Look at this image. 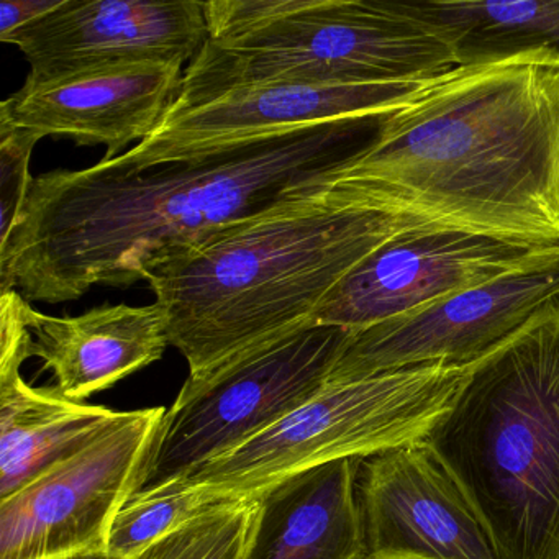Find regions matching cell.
<instances>
[{
    "label": "cell",
    "instance_id": "cell-1",
    "mask_svg": "<svg viewBox=\"0 0 559 559\" xmlns=\"http://www.w3.org/2000/svg\"><path fill=\"white\" fill-rule=\"evenodd\" d=\"M391 112L140 171L99 162L37 176L11 237L0 243V293L61 304L96 286H133L155 258L342 175L374 148Z\"/></svg>",
    "mask_w": 559,
    "mask_h": 559
},
{
    "label": "cell",
    "instance_id": "cell-2",
    "mask_svg": "<svg viewBox=\"0 0 559 559\" xmlns=\"http://www.w3.org/2000/svg\"><path fill=\"white\" fill-rule=\"evenodd\" d=\"M352 173L379 207L559 247V57L456 67L385 117Z\"/></svg>",
    "mask_w": 559,
    "mask_h": 559
},
{
    "label": "cell",
    "instance_id": "cell-3",
    "mask_svg": "<svg viewBox=\"0 0 559 559\" xmlns=\"http://www.w3.org/2000/svg\"><path fill=\"white\" fill-rule=\"evenodd\" d=\"M418 225L425 222L376 205L349 166L155 258L140 281L165 307L169 345L198 376L313 326L326 297L365 258Z\"/></svg>",
    "mask_w": 559,
    "mask_h": 559
},
{
    "label": "cell",
    "instance_id": "cell-4",
    "mask_svg": "<svg viewBox=\"0 0 559 559\" xmlns=\"http://www.w3.org/2000/svg\"><path fill=\"white\" fill-rule=\"evenodd\" d=\"M499 559H559V297L467 365L425 440Z\"/></svg>",
    "mask_w": 559,
    "mask_h": 559
},
{
    "label": "cell",
    "instance_id": "cell-5",
    "mask_svg": "<svg viewBox=\"0 0 559 559\" xmlns=\"http://www.w3.org/2000/svg\"><path fill=\"white\" fill-rule=\"evenodd\" d=\"M204 14L207 41L173 106L261 84L428 83L457 67L397 0H209Z\"/></svg>",
    "mask_w": 559,
    "mask_h": 559
},
{
    "label": "cell",
    "instance_id": "cell-6",
    "mask_svg": "<svg viewBox=\"0 0 559 559\" xmlns=\"http://www.w3.org/2000/svg\"><path fill=\"white\" fill-rule=\"evenodd\" d=\"M466 369L437 362L326 385L243 447L163 489L182 493L199 512L212 503L254 499L335 461L421 443L447 414Z\"/></svg>",
    "mask_w": 559,
    "mask_h": 559
},
{
    "label": "cell",
    "instance_id": "cell-7",
    "mask_svg": "<svg viewBox=\"0 0 559 559\" xmlns=\"http://www.w3.org/2000/svg\"><path fill=\"white\" fill-rule=\"evenodd\" d=\"M353 333L310 326L253 355L189 374L143 454L129 500L185 479L316 397Z\"/></svg>",
    "mask_w": 559,
    "mask_h": 559
},
{
    "label": "cell",
    "instance_id": "cell-8",
    "mask_svg": "<svg viewBox=\"0 0 559 559\" xmlns=\"http://www.w3.org/2000/svg\"><path fill=\"white\" fill-rule=\"evenodd\" d=\"M559 297V247L435 306L353 333L330 384L424 365H473Z\"/></svg>",
    "mask_w": 559,
    "mask_h": 559
},
{
    "label": "cell",
    "instance_id": "cell-9",
    "mask_svg": "<svg viewBox=\"0 0 559 559\" xmlns=\"http://www.w3.org/2000/svg\"><path fill=\"white\" fill-rule=\"evenodd\" d=\"M166 408L126 412L86 450L0 500V559L106 551L110 525Z\"/></svg>",
    "mask_w": 559,
    "mask_h": 559
},
{
    "label": "cell",
    "instance_id": "cell-10",
    "mask_svg": "<svg viewBox=\"0 0 559 559\" xmlns=\"http://www.w3.org/2000/svg\"><path fill=\"white\" fill-rule=\"evenodd\" d=\"M425 84L237 87L201 103L169 107L148 139L123 155L110 162L100 159V163L110 168L140 171L202 158L332 120L391 112L414 97Z\"/></svg>",
    "mask_w": 559,
    "mask_h": 559
},
{
    "label": "cell",
    "instance_id": "cell-11",
    "mask_svg": "<svg viewBox=\"0 0 559 559\" xmlns=\"http://www.w3.org/2000/svg\"><path fill=\"white\" fill-rule=\"evenodd\" d=\"M549 248L418 225L385 241L326 297L312 325L362 332L500 276Z\"/></svg>",
    "mask_w": 559,
    "mask_h": 559
},
{
    "label": "cell",
    "instance_id": "cell-12",
    "mask_svg": "<svg viewBox=\"0 0 559 559\" xmlns=\"http://www.w3.org/2000/svg\"><path fill=\"white\" fill-rule=\"evenodd\" d=\"M207 38L198 0H63L4 44L24 53L27 81L38 83L114 64H189Z\"/></svg>",
    "mask_w": 559,
    "mask_h": 559
},
{
    "label": "cell",
    "instance_id": "cell-13",
    "mask_svg": "<svg viewBox=\"0 0 559 559\" xmlns=\"http://www.w3.org/2000/svg\"><path fill=\"white\" fill-rule=\"evenodd\" d=\"M356 497L365 559H499L476 510L425 441L362 460Z\"/></svg>",
    "mask_w": 559,
    "mask_h": 559
},
{
    "label": "cell",
    "instance_id": "cell-14",
    "mask_svg": "<svg viewBox=\"0 0 559 559\" xmlns=\"http://www.w3.org/2000/svg\"><path fill=\"white\" fill-rule=\"evenodd\" d=\"M182 63H123L27 81L0 106V122L34 135L106 146L117 158L148 139L175 104Z\"/></svg>",
    "mask_w": 559,
    "mask_h": 559
},
{
    "label": "cell",
    "instance_id": "cell-15",
    "mask_svg": "<svg viewBox=\"0 0 559 559\" xmlns=\"http://www.w3.org/2000/svg\"><path fill=\"white\" fill-rule=\"evenodd\" d=\"M32 356L51 369L64 397L83 402L159 361L169 346L162 304L100 306L78 317H51L25 302Z\"/></svg>",
    "mask_w": 559,
    "mask_h": 559
},
{
    "label": "cell",
    "instance_id": "cell-16",
    "mask_svg": "<svg viewBox=\"0 0 559 559\" xmlns=\"http://www.w3.org/2000/svg\"><path fill=\"white\" fill-rule=\"evenodd\" d=\"M362 460L297 474L258 499L243 559H365L356 483Z\"/></svg>",
    "mask_w": 559,
    "mask_h": 559
},
{
    "label": "cell",
    "instance_id": "cell-17",
    "mask_svg": "<svg viewBox=\"0 0 559 559\" xmlns=\"http://www.w3.org/2000/svg\"><path fill=\"white\" fill-rule=\"evenodd\" d=\"M126 412L27 384L21 371L0 374V500L14 496L86 450Z\"/></svg>",
    "mask_w": 559,
    "mask_h": 559
},
{
    "label": "cell",
    "instance_id": "cell-18",
    "mask_svg": "<svg viewBox=\"0 0 559 559\" xmlns=\"http://www.w3.org/2000/svg\"><path fill=\"white\" fill-rule=\"evenodd\" d=\"M399 5L450 45L457 67L528 53L559 57V0H414Z\"/></svg>",
    "mask_w": 559,
    "mask_h": 559
},
{
    "label": "cell",
    "instance_id": "cell-19",
    "mask_svg": "<svg viewBox=\"0 0 559 559\" xmlns=\"http://www.w3.org/2000/svg\"><path fill=\"white\" fill-rule=\"evenodd\" d=\"M258 499L212 503L132 559H243Z\"/></svg>",
    "mask_w": 559,
    "mask_h": 559
},
{
    "label": "cell",
    "instance_id": "cell-20",
    "mask_svg": "<svg viewBox=\"0 0 559 559\" xmlns=\"http://www.w3.org/2000/svg\"><path fill=\"white\" fill-rule=\"evenodd\" d=\"M195 513L199 512L191 502L175 490L158 489L130 499L110 525L106 552L132 559Z\"/></svg>",
    "mask_w": 559,
    "mask_h": 559
},
{
    "label": "cell",
    "instance_id": "cell-21",
    "mask_svg": "<svg viewBox=\"0 0 559 559\" xmlns=\"http://www.w3.org/2000/svg\"><path fill=\"white\" fill-rule=\"evenodd\" d=\"M40 136L0 122V243L11 237L31 192V159Z\"/></svg>",
    "mask_w": 559,
    "mask_h": 559
},
{
    "label": "cell",
    "instance_id": "cell-22",
    "mask_svg": "<svg viewBox=\"0 0 559 559\" xmlns=\"http://www.w3.org/2000/svg\"><path fill=\"white\" fill-rule=\"evenodd\" d=\"M63 0H2L0 4V40L5 41L27 25L60 8Z\"/></svg>",
    "mask_w": 559,
    "mask_h": 559
},
{
    "label": "cell",
    "instance_id": "cell-23",
    "mask_svg": "<svg viewBox=\"0 0 559 559\" xmlns=\"http://www.w3.org/2000/svg\"><path fill=\"white\" fill-rule=\"evenodd\" d=\"M68 559H120L116 558V556L109 555V552L106 551H99V552H86V555H78L73 556V558Z\"/></svg>",
    "mask_w": 559,
    "mask_h": 559
},
{
    "label": "cell",
    "instance_id": "cell-24",
    "mask_svg": "<svg viewBox=\"0 0 559 559\" xmlns=\"http://www.w3.org/2000/svg\"><path fill=\"white\" fill-rule=\"evenodd\" d=\"M371 559H430L424 558V556H415V555H384V556H376V558Z\"/></svg>",
    "mask_w": 559,
    "mask_h": 559
}]
</instances>
